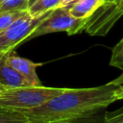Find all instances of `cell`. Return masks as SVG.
<instances>
[{"label":"cell","mask_w":123,"mask_h":123,"mask_svg":"<svg viewBox=\"0 0 123 123\" xmlns=\"http://www.w3.org/2000/svg\"><path fill=\"white\" fill-rule=\"evenodd\" d=\"M51 12V11L44 14L33 17L29 12L15 20L6 30L0 33V55L12 51L19 43L27 40L32 32L39 25V23Z\"/></svg>","instance_id":"4"},{"label":"cell","mask_w":123,"mask_h":123,"mask_svg":"<svg viewBox=\"0 0 123 123\" xmlns=\"http://www.w3.org/2000/svg\"><path fill=\"white\" fill-rule=\"evenodd\" d=\"M28 11H22V12H7L0 15V33L6 30L10 25H12L15 20L23 16L25 13H27Z\"/></svg>","instance_id":"13"},{"label":"cell","mask_w":123,"mask_h":123,"mask_svg":"<svg viewBox=\"0 0 123 123\" xmlns=\"http://www.w3.org/2000/svg\"><path fill=\"white\" fill-rule=\"evenodd\" d=\"M122 88L123 86L111 82L96 87L66 88L43 105L21 111L30 123H45L94 113L120 100Z\"/></svg>","instance_id":"1"},{"label":"cell","mask_w":123,"mask_h":123,"mask_svg":"<svg viewBox=\"0 0 123 123\" xmlns=\"http://www.w3.org/2000/svg\"><path fill=\"white\" fill-rule=\"evenodd\" d=\"M6 56L7 53L0 55V85L5 88L30 86L25 79L8 63Z\"/></svg>","instance_id":"7"},{"label":"cell","mask_w":123,"mask_h":123,"mask_svg":"<svg viewBox=\"0 0 123 123\" xmlns=\"http://www.w3.org/2000/svg\"><path fill=\"white\" fill-rule=\"evenodd\" d=\"M0 123H30L22 111L0 107Z\"/></svg>","instance_id":"11"},{"label":"cell","mask_w":123,"mask_h":123,"mask_svg":"<svg viewBox=\"0 0 123 123\" xmlns=\"http://www.w3.org/2000/svg\"><path fill=\"white\" fill-rule=\"evenodd\" d=\"M111 83H112L113 85H118V86H122L123 85V73L121 75H119L116 79H114L113 81H111Z\"/></svg>","instance_id":"16"},{"label":"cell","mask_w":123,"mask_h":123,"mask_svg":"<svg viewBox=\"0 0 123 123\" xmlns=\"http://www.w3.org/2000/svg\"><path fill=\"white\" fill-rule=\"evenodd\" d=\"M104 111L105 110H102L94 113L85 114V115L72 117V118L54 120V121H49L45 123H103L105 119V114H106V112Z\"/></svg>","instance_id":"9"},{"label":"cell","mask_w":123,"mask_h":123,"mask_svg":"<svg viewBox=\"0 0 123 123\" xmlns=\"http://www.w3.org/2000/svg\"><path fill=\"white\" fill-rule=\"evenodd\" d=\"M70 4L63 7H57L39 23L32 32L27 40L57 32H66L68 36L76 35L84 31L86 19L74 17L69 12Z\"/></svg>","instance_id":"3"},{"label":"cell","mask_w":123,"mask_h":123,"mask_svg":"<svg viewBox=\"0 0 123 123\" xmlns=\"http://www.w3.org/2000/svg\"><path fill=\"white\" fill-rule=\"evenodd\" d=\"M60 0H37L28 8V12L33 17H37L59 7Z\"/></svg>","instance_id":"10"},{"label":"cell","mask_w":123,"mask_h":123,"mask_svg":"<svg viewBox=\"0 0 123 123\" xmlns=\"http://www.w3.org/2000/svg\"><path fill=\"white\" fill-rule=\"evenodd\" d=\"M36 1H37V0H29V7H30L32 4H34Z\"/></svg>","instance_id":"19"},{"label":"cell","mask_w":123,"mask_h":123,"mask_svg":"<svg viewBox=\"0 0 123 123\" xmlns=\"http://www.w3.org/2000/svg\"><path fill=\"white\" fill-rule=\"evenodd\" d=\"M121 99H123V88H122L121 93H120V100H121Z\"/></svg>","instance_id":"20"},{"label":"cell","mask_w":123,"mask_h":123,"mask_svg":"<svg viewBox=\"0 0 123 123\" xmlns=\"http://www.w3.org/2000/svg\"><path fill=\"white\" fill-rule=\"evenodd\" d=\"M65 89L62 87H46L43 86H24L5 88L0 92V107L19 111L37 108L61 94Z\"/></svg>","instance_id":"2"},{"label":"cell","mask_w":123,"mask_h":123,"mask_svg":"<svg viewBox=\"0 0 123 123\" xmlns=\"http://www.w3.org/2000/svg\"><path fill=\"white\" fill-rule=\"evenodd\" d=\"M75 1H76V0H75ZM75 1H74V2H75Z\"/></svg>","instance_id":"22"},{"label":"cell","mask_w":123,"mask_h":123,"mask_svg":"<svg viewBox=\"0 0 123 123\" xmlns=\"http://www.w3.org/2000/svg\"><path fill=\"white\" fill-rule=\"evenodd\" d=\"M103 123H123V111H117L116 112H106Z\"/></svg>","instance_id":"15"},{"label":"cell","mask_w":123,"mask_h":123,"mask_svg":"<svg viewBox=\"0 0 123 123\" xmlns=\"http://www.w3.org/2000/svg\"><path fill=\"white\" fill-rule=\"evenodd\" d=\"M75 0H60V4H59V7H63V6H66L68 4H71L73 3Z\"/></svg>","instance_id":"17"},{"label":"cell","mask_w":123,"mask_h":123,"mask_svg":"<svg viewBox=\"0 0 123 123\" xmlns=\"http://www.w3.org/2000/svg\"><path fill=\"white\" fill-rule=\"evenodd\" d=\"M29 0H0V15L7 12L28 11Z\"/></svg>","instance_id":"12"},{"label":"cell","mask_w":123,"mask_h":123,"mask_svg":"<svg viewBox=\"0 0 123 123\" xmlns=\"http://www.w3.org/2000/svg\"><path fill=\"white\" fill-rule=\"evenodd\" d=\"M110 64L123 71V38L113 47Z\"/></svg>","instance_id":"14"},{"label":"cell","mask_w":123,"mask_h":123,"mask_svg":"<svg viewBox=\"0 0 123 123\" xmlns=\"http://www.w3.org/2000/svg\"><path fill=\"white\" fill-rule=\"evenodd\" d=\"M106 2H111L114 4H123V0H105Z\"/></svg>","instance_id":"18"},{"label":"cell","mask_w":123,"mask_h":123,"mask_svg":"<svg viewBox=\"0 0 123 123\" xmlns=\"http://www.w3.org/2000/svg\"><path fill=\"white\" fill-rule=\"evenodd\" d=\"M6 60L8 63L12 68H14L30 86H42V82L39 80L37 74V68L41 65V63L34 62L28 59L22 58L18 56L13 50L7 53Z\"/></svg>","instance_id":"6"},{"label":"cell","mask_w":123,"mask_h":123,"mask_svg":"<svg viewBox=\"0 0 123 123\" xmlns=\"http://www.w3.org/2000/svg\"><path fill=\"white\" fill-rule=\"evenodd\" d=\"M4 89H5V87H4V86H2L0 85V92H2Z\"/></svg>","instance_id":"21"},{"label":"cell","mask_w":123,"mask_h":123,"mask_svg":"<svg viewBox=\"0 0 123 123\" xmlns=\"http://www.w3.org/2000/svg\"><path fill=\"white\" fill-rule=\"evenodd\" d=\"M105 0H76L70 4L69 12L76 18L86 19L89 17Z\"/></svg>","instance_id":"8"},{"label":"cell","mask_w":123,"mask_h":123,"mask_svg":"<svg viewBox=\"0 0 123 123\" xmlns=\"http://www.w3.org/2000/svg\"><path fill=\"white\" fill-rule=\"evenodd\" d=\"M123 16V4L104 1L86 20L84 31L90 36H106L113 25Z\"/></svg>","instance_id":"5"}]
</instances>
